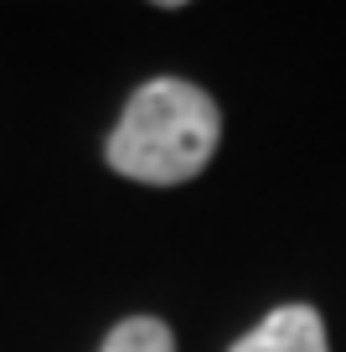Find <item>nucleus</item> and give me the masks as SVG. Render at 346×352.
<instances>
[{"instance_id": "nucleus-1", "label": "nucleus", "mask_w": 346, "mask_h": 352, "mask_svg": "<svg viewBox=\"0 0 346 352\" xmlns=\"http://www.w3.org/2000/svg\"><path fill=\"white\" fill-rule=\"evenodd\" d=\"M217 135H222V114L202 88L186 78H155L135 88V99L124 104L108 135V166L150 187H176L212 161Z\"/></svg>"}, {"instance_id": "nucleus-2", "label": "nucleus", "mask_w": 346, "mask_h": 352, "mask_svg": "<svg viewBox=\"0 0 346 352\" xmlns=\"http://www.w3.org/2000/svg\"><path fill=\"white\" fill-rule=\"evenodd\" d=\"M233 352H331L325 347V327L310 306H279L233 342Z\"/></svg>"}, {"instance_id": "nucleus-3", "label": "nucleus", "mask_w": 346, "mask_h": 352, "mask_svg": "<svg viewBox=\"0 0 346 352\" xmlns=\"http://www.w3.org/2000/svg\"><path fill=\"white\" fill-rule=\"evenodd\" d=\"M104 352H176V337L155 316H130L104 337Z\"/></svg>"}]
</instances>
